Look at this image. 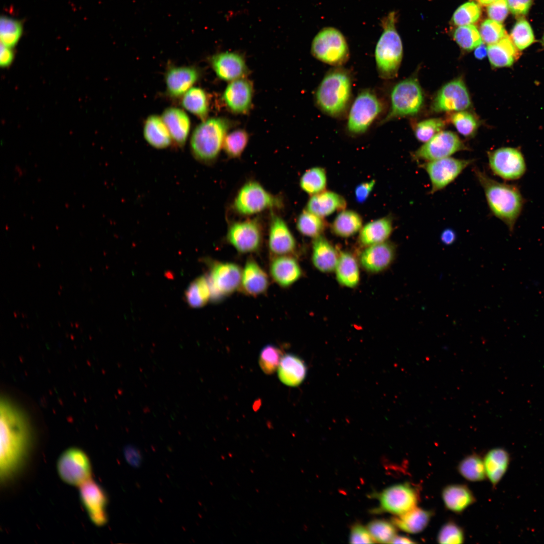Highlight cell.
<instances>
[{
  "instance_id": "cell-1",
  "label": "cell",
  "mask_w": 544,
  "mask_h": 544,
  "mask_svg": "<svg viewBox=\"0 0 544 544\" xmlns=\"http://www.w3.org/2000/svg\"><path fill=\"white\" fill-rule=\"evenodd\" d=\"M0 477L2 483L21 470L31 444V431L23 413L8 399L1 401Z\"/></svg>"
},
{
  "instance_id": "cell-2",
  "label": "cell",
  "mask_w": 544,
  "mask_h": 544,
  "mask_svg": "<svg viewBox=\"0 0 544 544\" xmlns=\"http://www.w3.org/2000/svg\"><path fill=\"white\" fill-rule=\"evenodd\" d=\"M473 169L491 213L513 232L525 202L519 188L515 185L499 182L478 168Z\"/></svg>"
},
{
  "instance_id": "cell-3",
  "label": "cell",
  "mask_w": 544,
  "mask_h": 544,
  "mask_svg": "<svg viewBox=\"0 0 544 544\" xmlns=\"http://www.w3.org/2000/svg\"><path fill=\"white\" fill-rule=\"evenodd\" d=\"M352 98L350 73L342 66L334 67L325 75L316 90L314 100L326 115L342 118L348 113Z\"/></svg>"
},
{
  "instance_id": "cell-4",
  "label": "cell",
  "mask_w": 544,
  "mask_h": 544,
  "mask_svg": "<svg viewBox=\"0 0 544 544\" xmlns=\"http://www.w3.org/2000/svg\"><path fill=\"white\" fill-rule=\"evenodd\" d=\"M232 122L224 117H213L203 121L194 129L190 139V149L198 162L210 164L218 157Z\"/></svg>"
},
{
  "instance_id": "cell-5",
  "label": "cell",
  "mask_w": 544,
  "mask_h": 544,
  "mask_svg": "<svg viewBox=\"0 0 544 544\" xmlns=\"http://www.w3.org/2000/svg\"><path fill=\"white\" fill-rule=\"evenodd\" d=\"M396 15L389 13L382 21L383 28L377 42L375 58L379 76L383 79L396 77L402 58L401 40L395 27Z\"/></svg>"
},
{
  "instance_id": "cell-6",
  "label": "cell",
  "mask_w": 544,
  "mask_h": 544,
  "mask_svg": "<svg viewBox=\"0 0 544 544\" xmlns=\"http://www.w3.org/2000/svg\"><path fill=\"white\" fill-rule=\"evenodd\" d=\"M424 100L422 89L416 77L400 81L392 89L390 108L380 124L399 117L415 115L422 108Z\"/></svg>"
},
{
  "instance_id": "cell-7",
  "label": "cell",
  "mask_w": 544,
  "mask_h": 544,
  "mask_svg": "<svg viewBox=\"0 0 544 544\" xmlns=\"http://www.w3.org/2000/svg\"><path fill=\"white\" fill-rule=\"evenodd\" d=\"M311 53L317 59L334 67L342 66L349 59L350 51L343 34L335 28L322 29L314 37Z\"/></svg>"
},
{
  "instance_id": "cell-8",
  "label": "cell",
  "mask_w": 544,
  "mask_h": 544,
  "mask_svg": "<svg viewBox=\"0 0 544 544\" xmlns=\"http://www.w3.org/2000/svg\"><path fill=\"white\" fill-rule=\"evenodd\" d=\"M383 109L382 102L372 90L361 91L348 112L347 131L353 135L364 133Z\"/></svg>"
},
{
  "instance_id": "cell-9",
  "label": "cell",
  "mask_w": 544,
  "mask_h": 544,
  "mask_svg": "<svg viewBox=\"0 0 544 544\" xmlns=\"http://www.w3.org/2000/svg\"><path fill=\"white\" fill-rule=\"evenodd\" d=\"M282 206V200L280 197L269 192L255 181H249L243 185L233 205L235 211L243 216H250Z\"/></svg>"
},
{
  "instance_id": "cell-10",
  "label": "cell",
  "mask_w": 544,
  "mask_h": 544,
  "mask_svg": "<svg viewBox=\"0 0 544 544\" xmlns=\"http://www.w3.org/2000/svg\"><path fill=\"white\" fill-rule=\"evenodd\" d=\"M242 269L230 262H214L207 276L211 293V299L217 301L239 290Z\"/></svg>"
},
{
  "instance_id": "cell-11",
  "label": "cell",
  "mask_w": 544,
  "mask_h": 544,
  "mask_svg": "<svg viewBox=\"0 0 544 544\" xmlns=\"http://www.w3.org/2000/svg\"><path fill=\"white\" fill-rule=\"evenodd\" d=\"M473 162L472 159L448 157L418 165L427 173L431 184L430 193L433 194L447 187Z\"/></svg>"
},
{
  "instance_id": "cell-12",
  "label": "cell",
  "mask_w": 544,
  "mask_h": 544,
  "mask_svg": "<svg viewBox=\"0 0 544 544\" xmlns=\"http://www.w3.org/2000/svg\"><path fill=\"white\" fill-rule=\"evenodd\" d=\"M459 137L451 131H441L412 153L413 160L426 162L450 157L461 151L468 150Z\"/></svg>"
},
{
  "instance_id": "cell-13",
  "label": "cell",
  "mask_w": 544,
  "mask_h": 544,
  "mask_svg": "<svg viewBox=\"0 0 544 544\" xmlns=\"http://www.w3.org/2000/svg\"><path fill=\"white\" fill-rule=\"evenodd\" d=\"M226 240L239 253L256 252L263 240L261 224L256 219L233 222L228 227Z\"/></svg>"
},
{
  "instance_id": "cell-14",
  "label": "cell",
  "mask_w": 544,
  "mask_h": 544,
  "mask_svg": "<svg viewBox=\"0 0 544 544\" xmlns=\"http://www.w3.org/2000/svg\"><path fill=\"white\" fill-rule=\"evenodd\" d=\"M488 163L492 172L505 180L520 179L526 170V162L520 151L503 147L488 152Z\"/></svg>"
},
{
  "instance_id": "cell-15",
  "label": "cell",
  "mask_w": 544,
  "mask_h": 544,
  "mask_svg": "<svg viewBox=\"0 0 544 544\" xmlns=\"http://www.w3.org/2000/svg\"><path fill=\"white\" fill-rule=\"evenodd\" d=\"M57 469L61 480L73 486H81L91 479L89 458L77 448L67 449L61 454L57 462Z\"/></svg>"
},
{
  "instance_id": "cell-16",
  "label": "cell",
  "mask_w": 544,
  "mask_h": 544,
  "mask_svg": "<svg viewBox=\"0 0 544 544\" xmlns=\"http://www.w3.org/2000/svg\"><path fill=\"white\" fill-rule=\"evenodd\" d=\"M379 500L382 511L398 516L417 507L419 495L410 484H399L384 489Z\"/></svg>"
},
{
  "instance_id": "cell-17",
  "label": "cell",
  "mask_w": 544,
  "mask_h": 544,
  "mask_svg": "<svg viewBox=\"0 0 544 544\" xmlns=\"http://www.w3.org/2000/svg\"><path fill=\"white\" fill-rule=\"evenodd\" d=\"M471 100L466 86L458 78L444 85L436 95L432 110L436 112L464 111L471 106Z\"/></svg>"
},
{
  "instance_id": "cell-18",
  "label": "cell",
  "mask_w": 544,
  "mask_h": 544,
  "mask_svg": "<svg viewBox=\"0 0 544 544\" xmlns=\"http://www.w3.org/2000/svg\"><path fill=\"white\" fill-rule=\"evenodd\" d=\"M80 495L90 519L97 526H102L107 521L106 507L107 499L101 487L92 479L80 486Z\"/></svg>"
},
{
  "instance_id": "cell-19",
  "label": "cell",
  "mask_w": 544,
  "mask_h": 544,
  "mask_svg": "<svg viewBox=\"0 0 544 544\" xmlns=\"http://www.w3.org/2000/svg\"><path fill=\"white\" fill-rule=\"evenodd\" d=\"M210 62L217 76L223 81L244 78L249 74L245 59L239 53L219 52L210 57Z\"/></svg>"
},
{
  "instance_id": "cell-20",
  "label": "cell",
  "mask_w": 544,
  "mask_h": 544,
  "mask_svg": "<svg viewBox=\"0 0 544 544\" xmlns=\"http://www.w3.org/2000/svg\"><path fill=\"white\" fill-rule=\"evenodd\" d=\"M268 246L273 256L291 255L296 249V241L286 222L280 216H271Z\"/></svg>"
},
{
  "instance_id": "cell-21",
  "label": "cell",
  "mask_w": 544,
  "mask_h": 544,
  "mask_svg": "<svg viewBox=\"0 0 544 544\" xmlns=\"http://www.w3.org/2000/svg\"><path fill=\"white\" fill-rule=\"evenodd\" d=\"M253 93L252 83L244 78L230 82L223 92L222 98L233 113L246 114L251 108Z\"/></svg>"
},
{
  "instance_id": "cell-22",
  "label": "cell",
  "mask_w": 544,
  "mask_h": 544,
  "mask_svg": "<svg viewBox=\"0 0 544 544\" xmlns=\"http://www.w3.org/2000/svg\"><path fill=\"white\" fill-rule=\"evenodd\" d=\"M395 254V246L385 241L367 246L360 255V263L366 271L378 273L390 265Z\"/></svg>"
},
{
  "instance_id": "cell-23",
  "label": "cell",
  "mask_w": 544,
  "mask_h": 544,
  "mask_svg": "<svg viewBox=\"0 0 544 544\" xmlns=\"http://www.w3.org/2000/svg\"><path fill=\"white\" fill-rule=\"evenodd\" d=\"M269 274L273 281L282 288H288L302 276L301 267L291 255L274 256L269 264Z\"/></svg>"
},
{
  "instance_id": "cell-24",
  "label": "cell",
  "mask_w": 544,
  "mask_h": 544,
  "mask_svg": "<svg viewBox=\"0 0 544 544\" xmlns=\"http://www.w3.org/2000/svg\"><path fill=\"white\" fill-rule=\"evenodd\" d=\"M269 285V278L265 271L253 258H248L242 269L239 290L256 297L265 293Z\"/></svg>"
},
{
  "instance_id": "cell-25",
  "label": "cell",
  "mask_w": 544,
  "mask_h": 544,
  "mask_svg": "<svg viewBox=\"0 0 544 544\" xmlns=\"http://www.w3.org/2000/svg\"><path fill=\"white\" fill-rule=\"evenodd\" d=\"M198 78V72L192 67L171 68L167 71L165 76L167 91L173 97L184 95L192 88Z\"/></svg>"
},
{
  "instance_id": "cell-26",
  "label": "cell",
  "mask_w": 544,
  "mask_h": 544,
  "mask_svg": "<svg viewBox=\"0 0 544 544\" xmlns=\"http://www.w3.org/2000/svg\"><path fill=\"white\" fill-rule=\"evenodd\" d=\"M161 118L176 145L179 147L184 146L190 127L187 114L179 108L170 107L164 111Z\"/></svg>"
},
{
  "instance_id": "cell-27",
  "label": "cell",
  "mask_w": 544,
  "mask_h": 544,
  "mask_svg": "<svg viewBox=\"0 0 544 544\" xmlns=\"http://www.w3.org/2000/svg\"><path fill=\"white\" fill-rule=\"evenodd\" d=\"M346 205L345 199L340 194L323 191L311 195L307 203L306 210L322 218L345 210Z\"/></svg>"
},
{
  "instance_id": "cell-28",
  "label": "cell",
  "mask_w": 544,
  "mask_h": 544,
  "mask_svg": "<svg viewBox=\"0 0 544 544\" xmlns=\"http://www.w3.org/2000/svg\"><path fill=\"white\" fill-rule=\"evenodd\" d=\"M278 377L284 384L291 387L299 385L305 379L307 367L303 360L292 354H286L282 358L278 369Z\"/></svg>"
},
{
  "instance_id": "cell-29",
  "label": "cell",
  "mask_w": 544,
  "mask_h": 544,
  "mask_svg": "<svg viewBox=\"0 0 544 544\" xmlns=\"http://www.w3.org/2000/svg\"><path fill=\"white\" fill-rule=\"evenodd\" d=\"M338 255L333 246L324 237L315 238L312 244V262L322 273L334 271Z\"/></svg>"
},
{
  "instance_id": "cell-30",
  "label": "cell",
  "mask_w": 544,
  "mask_h": 544,
  "mask_svg": "<svg viewBox=\"0 0 544 544\" xmlns=\"http://www.w3.org/2000/svg\"><path fill=\"white\" fill-rule=\"evenodd\" d=\"M487 49L490 62L495 67L510 66L519 56V50L508 34L498 42L489 45Z\"/></svg>"
},
{
  "instance_id": "cell-31",
  "label": "cell",
  "mask_w": 544,
  "mask_h": 544,
  "mask_svg": "<svg viewBox=\"0 0 544 544\" xmlns=\"http://www.w3.org/2000/svg\"><path fill=\"white\" fill-rule=\"evenodd\" d=\"M442 497L446 507L458 513L463 512L475 501L471 490L462 484L447 486L442 491Z\"/></svg>"
},
{
  "instance_id": "cell-32",
  "label": "cell",
  "mask_w": 544,
  "mask_h": 544,
  "mask_svg": "<svg viewBox=\"0 0 544 544\" xmlns=\"http://www.w3.org/2000/svg\"><path fill=\"white\" fill-rule=\"evenodd\" d=\"M432 515L431 511L416 507L403 514L393 517L391 522L404 532L416 534L426 528Z\"/></svg>"
},
{
  "instance_id": "cell-33",
  "label": "cell",
  "mask_w": 544,
  "mask_h": 544,
  "mask_svg": "<svg viewBox=\"0 0 544 544\" xmlns=\"http://www.w3.org/2000/svg\"><path fill=\"white\" fill-rule=\"evenodd\" d=\"M393 230L392 221L390 218L384 217L370 222L360 230L359 241L364 246H368L386 241Z\"/></svg>"
},
{
  "instance_id": "cell-34",
  "label": "cell",
  "mask_w": 544,
  "mask_h": 544,
  "mask_svg": "<svg viewBox=\"0 0 544 544\" xmlns=\"http://www.w3.org/2000/svg\"><path fill=\"white\" fill-rule=\"evenodd\" d=\"M486 476L496 486L506 472L510 462L508 452L502 448L489 450L484 458Z\"/></svg>"
},
{
  "instance_id": "cell-35",
  "label": "cell",
  "mask_w": 544,
  "mask_h": 544,
  "mask_svg": "<svg viewBox=\"0 0 544 544\" xmlns=\"http://www.w3.org/2000/svg\"><path fill=\"white\" fill-rule=\"evenodd\" d=\"M336 280L343 286L355 288L360 281L358 263L350 253L341 252L334 269Z\"/></svg>"
},
{
  "instance_id": "cell-36",
  "label": "cell",
  "mask_w": 544,
  "mask_h": 544,
  "mask_svg": "<svg viewBox=\"0 0 544 544\" xmlns=\"http://www.w3.org/2000/svg\"><path fill=\"white\" fill-rule=\"evenodd\" d=\"M143 133L146 141L155 148L165 149L171 143L169 131L162 118L158 115H152L147 118Z\"/></svg>"
},
{
  "instance_id": "cell-37",
  "label": "cell",
  "mask_w": 544,
  "mask_h": 544,
  "mask_svg": "<svg viewBox=\"0 0 544 544\" xmlns=\"http://www.w3.org/2000/svg\"><path fill=\"white\" fill-rule=\"evenodd\" d=\"M362 228V219L356 212L344 210L336 216L331 225L334 234L343 238L351 237Z\"/></svg>"
},
{
  "instance_id": "cell-38",
  "label": "cell",
  "mask_w": 544,
  "mask_h": 544,
  "mask_svg": "<svg viewBox=\"0 0 544 544\" xmlns=\"http://www.w3.org/2000/svg\"><path fill=\"white\" fill-rule=\"evenodd\" d=\"M182 105L202 121L207 119L209 111V101L205 91L201 88H190L184 94Z\"/></svg>"
},
{
  "instance_id": "cell-39",
  "label": "cell",
  "mask_w": 544,
  "mask_h": 544,
  "mask_svg": "<svg viewBox=\"0 0 544 544\" xmlns=\"http://www.w3.org/2000/svg\"><path fill=\"white\" fill-rule=\"evenodd\" d=\"M211 297L207 276H200L192 282L185 292L186 301L190 306L199 308L206 305Z\"/></svg>"
},
{
  "instance_id": "cell-40",
  "label": "cell",
  "mask_w": 544,
  "mask_h": 544,
  "mask_svg": "<svg viewBox=\"0 0 544 544\" xmlns=\"http://www.w3.org/2000/svg\"><path fill=\"white\" fill-rule=\"evenodd\" d=\"M457 469L460 474L470 482H480L486 478L484 459L473 454L464 458L459 463Z\"/></svg>"
},
{
  "instance_id": "cell-41",
  "label": "cell",
  "mask_w": 544,
  "mask_h": 544,
  "mask_svg": "<svg viewBox=\"0 0 544 544\" xmlns=\"http://www.w3.org/2000/svg\"><path fill=\"white\" fill-rule=\"evenodd\" d=\"M327 184L325 170L320 167H315L306 170L300 179L301 189L311 195L324 190Z\"/></svg>"
},
{
  "instance_id": "cell-42",
  "label": "cell",
  "mask_w": 544,
  "mask_h": 544,
  "mask_svg": "<svg viewBox=\"0 0 544 544\" xmlns=\"http://www.w3.org/2000/svg\"><path fill=\"white\" fill-rule=\"evenodd\" d=\"M325 226L322 217L306 210L299 215L296 222L297 228L300 233L313 238L321 235Z\"/></svg>"
},
{
  "instance_id": "cell-43",
  "label": "cell",
  "mask_w": 544,
  "mask_h": 544,
  "mask_svg": "<svg viewBox=\"0 0 544 544\" xmlns=\"http://www.w3.org/2000/svg\"><path fill=\"white\" fill-rule=\"evenodd\" d=\"M248 141V132L245 129H237L227 133L223 142V149L229 158H238L244 152Z\"/></svg>"
},
{
  "instance_id": "cell-44",
  "label": "cell",
  "mask_w": 544,
  "mask_h": 544,
  "mask_svg": "<svg viewBox=\"0 0 544 544\" xmlns=\"http://www.w3.org/2000/svg\"><path fill=\"white\" fill-rule=\"evenodd\" d=\"M453 36L460 48L465 50H471L482 43L479 30L472 25L459 26L455 30Z\"/></svg>"
},
{
  "instance_id": "cell-45",
  "label": "cell",
  "mask_w": 544,
  "mask_h": 544,
  "mask_svg": "<svg viewBox=\"0 0 544 544\" xmlns=\"http://www.w3.org/2000/svg\"><path fill=\"white\" fill-rule=\"evenodd\" d=\"M366 527L374 541L378 543H391L397 535V527L394 524L383 519L371 521Z\"/></svg>"
},
{
  "instance_id": "cell-46",
  "label": "cell",
  "mask_w": 544,
  "mask_h": 544,
  "mask_svg": "<svg viewBox=\"0 0 544 544\" xmlns=\"http://www.w3.org/2000/svg\"><path fill=\"white\" fill-rule=\"evenodd\" d=\"M449 120L457 131L465 138L472 137L475 133L479 121L471 113L465 111H456L451 114Z\"/></svg>"
},
{
  "instance_id": "cell-47",
  "label": "cell",
  "mask_w": 544,
  "mask_h": 544,
  "mask_svg": "<svg viewBox=\"0 0 544 544\" xmlns=\"http://www.w3.org/2000/svg\"><path fill=\"white\" fill-rule=\"evenodd\" d=\"M284 355L278 347L271 344L261 349L258 362L262 371L267 375L273 374L278 370Z\"/></svg>"
},
{
  "instance_id": "cell-48",
  "label": "cell",
  "mask_w": 544,
  "mask_h": 544,
  "mask_svg": "<svg viewBox=\"0 0 544 544\" xmlns=\"http://www.w3.org/2000/svg\"><path fill=\"white\" fill-rule=\"evenodd\" d=\"M510 38L519 50H522L534 41L533 33L529 23L523 18L520 19L514 26Z\"/></svg>"
},
{
  "instance_id": "cell-49",
  "label": "cell",
  "mask_w": 544,
  "mask_h": 544,
  "mask_svg": "<svg viewBox=\"0 0 544 544\" xmlns=\"http://www.w3.org/2000/svg\"><path fill=\"white\" fill-rule=\"evenodd\" d=\"M445 120L440 118L428 119L417 123L414 127V133L417 139L423 143L431 140L445 127Z\"/></svg>"
},
{
  "instance_id": "cell-50",
  "label": "cell",
  "mask_w": 544,
  "mask_h": 544,
  "mask_svg": "<svg viewBox=\"0 0 544 544\" xmlns=\"http://www.w3.org/2000/svg\"><path fill=\"white\" fill-rule=\"evenodd\" d=\"M1 43L11 47L15 45L22 32L20 22L7 17H2L0 21Z\"/></svg>"
},
{
  "instance_id": "cell-51",
  "label": "cell",
  "mask_w": 544,
  "mask_h": 544,
  "mask_svg": "<svg viewBox=\"0 0 544 544\" xmlns=\"http://www.w3.org/2000/svg\"><path fill=\"white\" fill-rule=\"evenodd\" d=\"M480 6L474 2L461 5L454 13L452 21L457 26L469 25L476 23L481 16Z\"/></svg>"
},
{
  "instance_id": "cell-52",
  "label": "cell",
  "mask_w": 544,
  "mask_h": 544,
  "mask_svg": "<svg viewBox=\"0 0 544 544\" xmlns=\"http://www.w3.org/2000/svg\"><path fill=\"white\" fill-rule=\"evenodd\" d=\"M480 33L482 40L488 45L498 42L507 34L501 23L492 19L486 20L481 24Z\"/></svg>"
},
{
  "instance_id": "cell-53",
  "label": "cell",
  "mask_w": 544,
  "mask_h": 544,
  "mask_svg": "<svg viewBox=\"0 0 544 544\" xmlns=\"http://www.w3.org/2000/svg\"><path fill=\"white\" fill-rule=\"evenodd\" d=\"M438 543H462L464 540L462 529L453 521H448L440 528L437 537Z\"/></svg>"
},
{
  "instance_id": "cell-54",
  "label": "cell",
  "mask_w": 544,
  "mask_h": 544,
  "mask_svg": "<svg viewBox=\"0 0 544 544\" xmlns=\"http://www.w3.org/2000/svg\"><path fill=\"white\" fill-rule=\"evenodd\" d=\"M508 10L507 0H497L488 6L487 14L491 19L502 23L508 15Z\"/></svg>"
},
{
  "instance_id": "cell-55",
  "label": "cell",
  "mask_w": 544,
  "mask_h": 544,
  "mask_svg": "<svg viewBox=\"0 0 544 544\" xmlns=\"http://www.w3.org/2000/svg\"><path fill=\"white\" fill-rule=\"evenodd\" d=\"M350 542L351 543H373L375 541L367 527L357 524L354 525L351 530Z\"/></svg>"
},
{
  "instance_id": "cell-56",
  "label": "cell",
  "mask_w": 544,
  "mask_h": 544,
  "mask_svg": "<svg viewBox=\"0 0 544 544\" xmlns=\"http://www.w3.org/2000/svg\"><path fill=\"white\" fill-rule=\"evenodd\" d=\"M510 11L517 16L525 15L531 6V0H507Z\"/></svg>"
},
{
  "instance_id": "cell-57",
  "label": "cell",
  "mask_w": 544,
  "mask_h": 544,
  "mask_svg": "<svg viewBox=\"0 0 544 544\" xmlns=\"http://www.w3.org/2000/svg\"><path fill=\"white\" fill-rule=\"evenodd\" d=\"M375 184V180L359 184L355 190V197L356 201L359 203L365 201L372 191Z\"/></svg>"
},
{
  "instance_id": "cell-58",
  "label": "cell",
  "mask_w": 544,
  "mask_h": 544,
  "mask_svg": "<svg viewBox=\"0 0 544 544\" xmlns=\"http://www.w3.org/2000/svg\"><path fill=\"white\" fill-rule=\"evenodd\" d=\"M124 455L127 463L133 467L140 466L142 458L140 451L135 447L128 445L124 449Z\"/></svg>"
},
{
  "instance_id": "cell-59",
  "label": "cell",
  "mask_w": 544,
  "mask_h": 544,
  "mask_svg": "<svg viewBox=\"0 0 544 544\" xmlns=\"http://www.w3.org/2000/svg\"><path fill=\"white\" fill-rule=\"evenodd\" d=\"M0 56L1 65L5 67L11 63L13 58V54L10 47L1 43Z\"/></svg>"
},
{
  "instance_id": "cell-60",
  "label": "cell",
  "mask_w": 544,
  "mask_h": 544,
  "mask_svg": "<svg viewBox=\"0 0 544 544\" xmlns=\"http://www.w3.org/2000/svg\"><path fill=\"white\" fill-rule=\"evenodd\" d=\"M455 233L451 229H446L443 231L441 240L446 245H450L455 240Z\"/></svg>"
},
{
  "instance_id": "cell-61",
  "label": "cell",
  "mask_w": 544,
  "mask_h": 544,
  "mask_svg": "<svg viewBox=\"0 0 544 544\" xmlns=\"http://www.w3.org/2000/svg\"><path fill=\"white\" fill-rule=\"evenodd\" d=\"M474 54L478 59H482L488 54V49L485 44L482 43L474 49Z\"/></svg>"
},
{
  "instance_id": "cell-62",
  "label": "cell",
  "mask_w": 544,
  "mask_h": 544,
  "mask_svg": "<svg viewBox=\"0 0 544 544\" xmlns=\"http://www.w3.org/2000/svg\"><path fill=\"white\" fill-rule=\"evenodd\" d=\"M391 543H416L413 539L408 537L396 535L393 539Z\"/></svg>"
},
{
  "instance_id": "cell-63",
  "label": "cell",
  "mask_w": 544,
  "mask_h": 544,
  "mask_svg": "<svg viewBox=\"0 0 544 544\" xmlns=\"http://www.w3.org/2000/svg\"><path fill=\"white\" fill-rule=\"evenodd\" d=\"M496 1L497 0H478V2L480 5L486 6H489Z\"/></svg>"
},
{
  "instance_id": "cell-64",
  "label": "cell",
  "mask_w": 544,
  "mask_h": 544,
  "mask_svg": "<svg viewBox=\"0 0 544 544\" xmlns=\"http://www.w3.org/2000/svg\"><path fill=\"white\" fill-rule=\"evenodd\" d=\"M542 42H543V44L544 45V35H543V39H542Z\"/></svg>"
}]
</instances>
